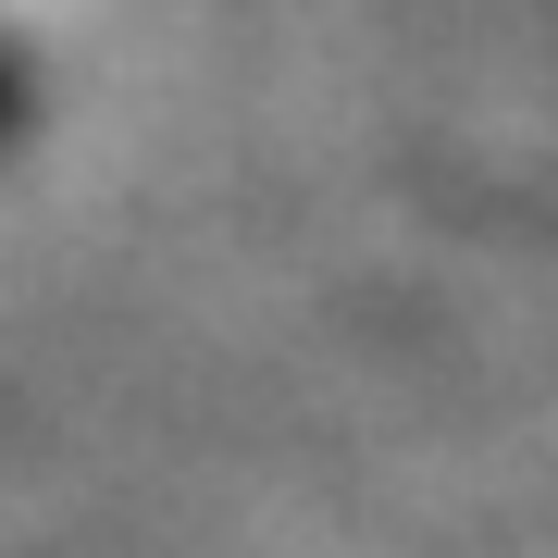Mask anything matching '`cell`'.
Listing matches in <instances>:
<instances>
[{"instance_id": "6da1fadb", "label": "cell", "mask_w": 558, "mask_h": 558, "mask_svg": "<svg viewBox=\"0 0 558 558\" xmlns=\"http://www.w3.org/2000/svg\"><path fill=\"white\" fill-rule=\"evenodd\" d=\"M13 112H25V87H13V62H0V137H13Z\"/></svg>"}]
</instances>
